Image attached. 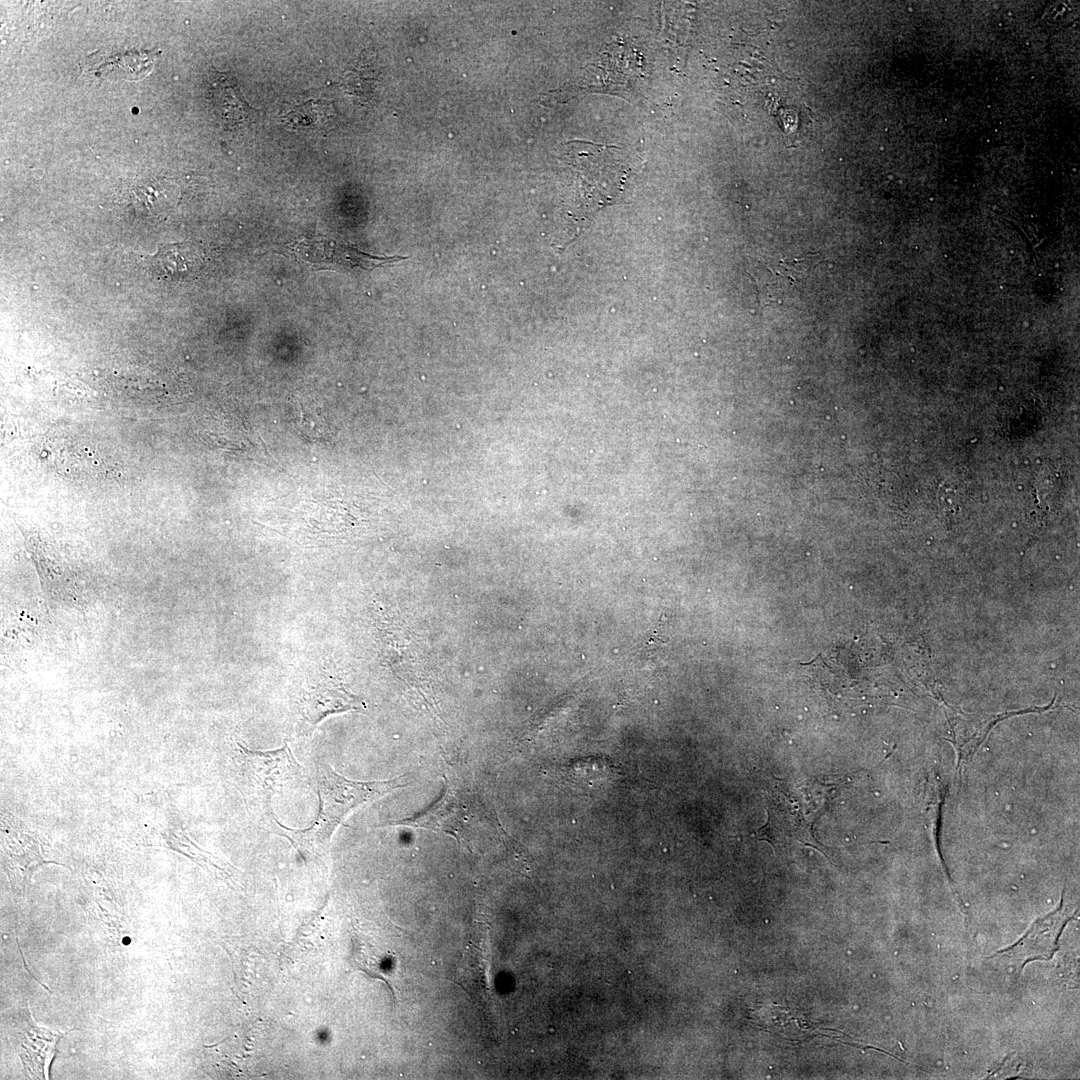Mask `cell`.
<instances>
[{
    "label": "cell",
    "instance_id": "obj_1",
    "mask_svg": "<svg viewBox=\"0 0 1080 1080\" xmlns=\"http://www.w3.org/2000/svg\"><path fill=\"white\" fill-rule=\"evenodd\" d=\"M494 821H497L494 815L463 780L444 775L440 797L428 808L397 824L442 831L459 843H468L471 836H477L487 825L494 826Z\"/></svg>",
    "mask_w": 1080,
    "mask_h": 1080
},
{
    "label": "cell",
    "instance_id": "obj_2",
    "mask_svg": "<svg viewBox=\"0 0 1080 1080\" xmlns=\"http://www.w3.org/2000/svg\"><path fill=\"white\" fill-rule=\"evenodd\" d=\"M1075 918V913L1064 905L1063 891L1060 904L1054 911L1038 918L1015 944L991 957L1006 959L1017 971L1032 961H1048L1059 949V939L1065 926Z\"/></svg>",
    "mask_w": 1080,
    "mask_h": 1080
},
{
    "label": "cell",
    "instance_id": "obj_3",
    "mask_svg": "<svg viewBox=\"0 0 1080 1080\" xmlns=\"http://www.w3.org/2000/svg\"><path fill=\"white\" fill-rule=\"evenodd\" d=\"M401 778L398 777L387 781L360 782L348 780L334 771H328L322 777L320 784L324 818L321 827H325L328 834H330L353 808L396 788L406 786V783L400 782Z\"/></svg>",
    "mask_w": 1080,
    "mask_h": 1080
},
{
    "label": "cell",
    "instance_id": "obj_4",
    "mask_svg": "<svg viewBox=\"0 0 1080 1080\" xmlns=\"http://www.w3.org/2000/svg\"><path fill=\"white\" fill-rule=\"evenodd\" d=\"M296 254L304 262L316 268L340 269L347 272L368 271L406 259L404 256H377L361 251L357 247L324 238L307 239L300 242Z\"/></svg>",
    "mask_w": 1080,
    "mask_h": 1080
},
{
    "label": "cell",
    "instance_id": "obj_5",
    "mask_svg": "<svg viewBox=\"0 0 1080 1080\" xmlns=\"http://www.w3.org/2000/svg\"><path fill=\"white\" fill-rule=\"evenodd\" d=\"M14 1037L26 1074L32 1079H48L58 1041L66 1034L34 1022L29 1007L14 1020Z\"/></svg>",
    "mask_w": 1080,
    "mask_h": 1080
},
{
    "label": "cell",
    "instance_id": "obj_6",
    "mask_svg": "<svg viewBox=\"0 0 1080 1080\" xmlns=\"http://www.w3.org/2000/svg\"><path fill=\"white\" fill-rule=\"evenodd\" d=\"M203 263L202 251L191 242L162 244L145 265L158 279L179 281L196 274Z\"/></svg>",
    "mask_w": 1080,
    "mask_h": 1080
},
{
    "label": "cell",
    "instance_id": "obj_7",
    "mask_svg": "<svg viewBox=\"0 0 1080 1080\" xmlns=\"http://www.w3.org/2000/svg\"><path fill=\"white\" fill-rule=\"evenodd\" d=\"M31 550L46 595L68 606L81 604L83 599L81 587L71 571L62 567L61 562L55 557V551L48 552L44 546V551L41 552L37 543Z\"/></svg>",
    "mask_w": 1080,
    "mask_h": 1080
},
{
    "label": "cell",
    "instance_id": "obj_8",
    "mask_svg": "<svg viewBox=\"0 0 1080 1080\" xmlns=\"http://www.w3.org/2000/svg\"><path fill=\"white\" fill-rule=\"evenodd\" d=\"M244 751L255 779L267 791H278V786H283L300 775V766L287 746L269 752L252 753L247 749Z\"/></svg>",
    "mask_w": 1080,
    "mask_h": 1080
},
{
    "label": "cell",
    "instance_id": "obj_9",
    "mask_svg": "<svg viewBox=\"0 0 1080 1080\" xmlns=\"http://www.w3.org/2000/svg\"><path fill=\"white\" fill-rule=\"evenodd\" d=\"M212 105L223 126L233 129L245 126L256 118L257 110L241 97L237 85L218 73L210 87Z\"/></svg>",
    "mask_w": 1080,
    "mask_h": 1080
},
{
    "label": "cell",
    "instance_id": "obj_10",
    "mask_svg": "<svg viewBox=\"0 0 1080 1080\" xmlns=\"http://www.w3.org/2000/svg\"><path fill=\"white\" fill-rule=\"evenodd\" d=\"M358 700L334 681H322L313 686L303 699V716L315 725L332 713L357 709Z\"/></svg>",
    "mask_w": 1080,
    "mask_h": 1080
},
{
    "label": "cell",
    "instance_id": "obj_11",
    "mask_svg": "<svg viewBox=\"0 0 1080 1080\" xmlns=\"http://www.w3.org/2000/svg\"><path fill=\"white\" fill-rule=\"evenodd\" d=\"M281 118L287 128L296 132L324 134L333 127L336 117L330 102L312 99L292 106Z\"/></svg>",
    "mask_w": 1080,
    "mask_h": 1080
},
{
    "label": "cell",
    "instance_id": "obj_12",
    "mask_svg": "<svg viewBox=\"0 0 1080 1080\" xmlns=\"http://www.w3.org/2000/svg\"><path fill=\"white\" fill-rule=\"evenodd\" d=\"M377 76L375 54L367 50L361 54L354 68L345 73L344 87L361 103H366L373 96Z\"/></svg>",
    "mask_w": 1080,
    "mask_h": 1080
},
{
    "label": "cell",
    "instance_id": "obj_13",
    "mask_svg": "<svg viewBox=\"0 0 1080 1080\" xmlns=\"http://www.w3.org/2000/svg\"><path fill=\"white\" fill-rule=\"evenodd\" d=\"M293 421L302 436L316 441H326L329 435L327 421L322 413L305 411L300 408L293 413Z\"/></svg>",
    "mask_w": 1080,
    "mask_h": 1080
},
{
    "label": "cell",
    "instance_id": "obj_14",
    "mask_svg": "<svg viewBox=\"0 0 1080 1080\" xmlns=\"http://www.w3.org/2000/svg\"><path fill=\"white\" fill-rule=\"evenodd\" d=\"M134 193L140 211L144 209L146 213L155 216L171 208V196L165 197L166 189L163 190V187H158L157 184L156 187L150 184L138 187Z\"/></svg>",
    "mask_w": 1080,
    "mask_h": 1080
}]
</instances>
